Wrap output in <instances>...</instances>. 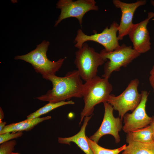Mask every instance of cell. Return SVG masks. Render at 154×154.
<instances>
[{
	"label": "cell",
	"mask_w": 154,
	"mask_h": 154,
	"mask_svg": "<svg viewBox=\"0 0 154 154\" xmlns=\"http://www.w3.org/2000/svg\"><path fill=\"white\" fill-rule=\"evenodd\" d=\"M51 118V116H48L31 119H27L19 122L12 123L6 125L3 129L0 132V134L8 132L30 131L40 123Z\"/></svg>",
	"instance_id": "cell-14"
},
{
	"label": "cell",
	"mask_w": 154,
	"mask_h": 154,
	"mask_svg": "<svg viewBox=\"0 0 154 154\" xmlns=\"http://www.w3.org/2000/svg\"><path fill=\"white\" fill-rule=\"evenodd\" d=\"M112 2L116 7L120 9L121 11L117 37L119 40H121L125 36L128 35L134 24L133 19L136 10L139 7L145 5L147 1L139 0L131 3H125L119 0H113Z\"/></svg>",
	"instance_id": "cell-12"
},
{
	"label": "cell",
	"mask_w": 154,
	"mask_h": 154,
	"mask_svg": "<svg viewBox=\"0 0 154 154\" xmlns=\"http://www.w3.org/2000/svg\"><path fill=\"white\" fill-rule=\"evenodd\" d=\"M119 24L114 21L110 27H107L101 33H94L93 35H87L82 30L78 29L74 39L75 46L78 49L81 48L83 44L87 41L96 42L102 45L104 49L108 52H111L118 48L120 45L117 36Z\"/></svg>",
	"instance_id": "cell-7"
},
{
	"label": "cell",
	"mask_w": 154,
	"mask_h": 154,
	"mask_svg": "<svg viewBox=\"0 0 154 154\" xmlns=\"http://www.w3.org/2000/svg\"><path fill=\"white\" fill-rule=\"evenodd\" d=\"M136 141L143 143H154L152 129L149 125L145 127L127 133L126 142Z\"/></svg>",
	"instance_id": "cell-15"
},
{
	"label": "cell",
	"mask_w": 154,
	"mask_h": 154,
	"mask_svg": "<svg viewBox=\"0 0 154 154\" xmlns=\"http://www.w3.org/2000/svg\"><path fill=\"white\" fill-rule=\"evenodd\" d=\"M11 154H20L18 152L14 153L13 152Z\"/></svg>",
	"instance_id": "cell-26"
},
{
	"label": "cell",
	"mask_w": 154,
	"mask_h": 154,
	"mask_svg": "<svg viewBox=\"0 0 154 154\" xmlns=\"http://www.w3.org/2000/svg\"><path fill=\"white\" fill-rule=\"evenodd\" d=\"M56 7L60 9L61 12L55 21L54 27H56L63 20L70 17L77 19L81 25L83 18L86 13L91 10L97 11L99 9L94 0H59Z\"/></svg>",
	"instance_id": "cell-8"
},
{
	"label": "cell",
	"mask_w": 154,
	"mask_h": 154,
	"mask_svg": "<svg viewBox=\"0 0 154 154\" xmlns=\"http://www.w3.org/2000/svg\"><path fill=\"white\" fill-rule=\"evenodd\" d=\"M128 144L121 154H154V143L133 141Z\"/></svg>",
	"instance_id": "cell-16"
},
{
	"label": "cell",
	"mask_w": 154,
	"mask_h": 154,
	"mask_svg": "<svg viewBox=\"0 0 154 154\" xmlns=\"http://www.w3.org/2000/svg\"><path fill=\"white\" fill-rule=\"evenodd\" d=\"M107 60L85 42L76 52L74 63L81 79L86 82L97 76L98 67Z\"/></svg>",
	"instance_id": "cell-4"
},
{
	"label": "cell",
	"mask_w": 154,
	"mask_h": 154,
	"mask_svg": "<svg viewBox=\"0 0 154 154\" xmlns=\"http://www.w3.org/2000/svg\"><path fill=\"white\" fill-rule=\"evenodd\" d=\"M104 113L101 125L97 131L89 138L98 143L100 138L106 135H112L116 143L120 141L119 132L122 129V119L119 117H115L113 114L114 109L107 102L103 103Z\"/></svg>",
	"instance_id": "cell-9"
},
{
	"label": "cell",
	"mask_w": 154,
	"mask_h": 154,
	"mask_svg": "<svg viewBox=\"0 0 154 154\" xmlns=\"http://www.w3.org/2000/svg\"><path fill=\"white\" fill-rule=\"evenodd\" d=\"M7 123L5 121H0V132L2 131L5 127Z\"/></svg>",
	"instance_id": "cell-22"
},
{
	"label": "cell",
	"mask_w": 154,
	"mask_h": 154,
	"mask_svg": "<svg viewBox=\"0 0 154 154\" xmlns=\"http://www.w3.org/2000/svg\"><path fill=\"white\" fill-rule=\"evenodd\" d=\"M112 90V86L108 78L97 76L85 82L82 92L84 106L80 113V125L85 117L92 115L96 105L107 102Z\"/></svg>",
	"instance_id": "cell-2"
},
{
	"label": "cell",
	"mask_w": 154,
	"mask_h": 154,
	"mask_svg": "<svg viewBox=\"0 0 154 154\" xmlns=\"http://www.w3.org/2000/svg\"><path fill=\"white\" fill-rule=\"evenodd\" d=\"M152 119L151 123L149 125L151 127L153 134V137L154 140V116L152 117Z\"/></svg>",
	"instance_id": "cell-23"
},
{
	"label": "cell",
	"mask_w": 154,
	"mask_h": 154,
	"mask_svg": "<svg viewBox=\"0 0 154 154\" xmlns=\"http://www.w3.org/2000/svg\"><path fill=\"white\" fill-rule=\"evenodd\" d=\"M149 81L151 87L154 91V65L150 72Z\"/></svg>",
	"instance_id": "cell-21"
},
{
	"label": "cell",
	"mask_w": 154,
	"mask_h": 154,
	"mask_svg": "<svg viewBox=\"0 0 154 154\" xmlns=\"http://www.w3.org/2000/svg\"><path fill=\"white\" fill-rule=\"evenodd\" d=\"M50 42L44 40L37 45L34 50L27 54L16 56L15 60H22L31 64L37 73L42 76L55 75L61 67L66 57L60 58L56 61H51L47 58L46 52Z\"/></svg>",
	"instance_id": "cell-3"
},
{
	"label": "cell",
	"mask_w": 154,
	"mask_h": 154,
	"mask_svg": "<svg viewBox=\"0 0 154 154\" xmlns=\"http://www.w3.org/2000/svg\"><path fill=\"white\" fill-rule=\"evenodd\" d=\"M142 98L140 103L131 113H126L124 116V125L122 130L126 133L142 129L149 125L152 118L147 114L146 106L149 93L141 92Z\"/></svg>",
	"instance_id": "cell-10"
},
{
	"label": "cell",
	"mask_w": 154,
	"mask_h": 154,
	"mask_svg": "<svg viewBox=\"0 0 154 154\" xmlns=\"http://www.w3.org/2000/svg\"><path fill=\"white\" fill-rule=\"evenodd\" d=\"M92 115L84 118L83 123L80 131L75 135L69 137L58 138L60 144L70 145L71 142L75 143L86 154H94L88 145L85 134V131L88 122Z\"/></svg>",
	"instance_id": "cell-13"
},
{
	"label": "cell",
	"mask_w": 154,
	"mask_h": 154,
	"mask_svg": "<svg viewBox=\"0 0 154 154\" xmlns=\"http://www.w3.org/2000/svg\"><path fill=\"white\" fill-rule=\"evenodd\" d=\"M23 131L8 132L0 134V144L21 137Z\"/></svg>",
	"instance_id": "cell-20"
},
{
	"label": "cell",
	"mask_w": 154,
	"mask_h": 154,
	"mask_svg": "<svg viewBox=\"0 0 154 154\" xmlns=\"http://www.w3.org/2000/svg\"><path fill=\"white\" fill-rule=\"evenodd\" d=\"M17 144L15 140L9 141L1 144L0 145V154H11L15 149Z\"/></svg>",
	"instance_id": "cell-19"
},
{
	"label": "cell",
	"mask_w": 154,
	"mask_h": 154,
	"mask_svg": "<svg viewBox=\"0 0 154 154\" xmlns=\"http://www.w3.org/2000/svg\"><path fill=\"white\" fill-rule=\"evenodd\" d=\"M86 139L89 147L94 154H119L125 148L126 145L114 149H109L103 147L98 143L92 140L86 136Z\"/></svg>",
	"instance_id": "cell-18"
},
{
	"label": "cell",
	"mask_w": 154,
	"mask_h": 154,
	"mask_svg": "<svg viewBox=\"0 0 154 154\" xmlns=\"http://www.w3.org/2000/svg\"><path fill=\"white\" fill-rule=\"evenodd\" d=\"M4 117V113L1 107H0V121H2Z\"/></svg>",
	"instance_id": "cell-24"
},
{
	"label": "cell",
	"mask_w": 154,
	"mask_h": 154,
	"mask_svg": "<svg viewBox=\"0 0 154 154\" xmlns=\"http://www.w3.org/2000/svg\"><path fill=\"white\" fill-rule=\"evenodd\" d=\"M75 103L72 100L62 101L57 103L49 102L44 106L35 112L30 114L27 117V119H31L39 117L52 110L61 106L68 104H74Z\"/></svg>",
	"instance_id": "cell-17"
},
{
	"label": "cell",
	"mask_w": 154,
	"mask_h": 154,
	"mask_svg": "<svg viewBox=\"0 0 154 154\" xmlns=\"http://www.w3.org/2000/svg\"><path fill=\"white\" fill-rule=\"evenodd\" d=\"M42 77L51 81L52 88L45 94L35 98L55 103L69 100L74 97L82 98L84 84L77 70L69 72L63 77L55 75Z\"/></svg>",
	"instance_id": "cell-1"
},
{
	"label": "cell",
	"mask_w": 154,
	"mask_h": 154,
	"mask_svg": "<svg viewBox=\"0 0 154 154\" xmlns=\"http://www.w3.org/2000/svg\"><path fill=\"white\" fill-rule=\"evenodd\" d=\"M151 4L153 5L154 7V0H152L150 1Z\"/></svg>",
	"instance_id": "cell-25"
},
{
	"label": "cell",
	"mask_w": 154,
	"mask_h": 154,
	"mask_svg": "<svg viewBox=\"0 0 154 154\" xmlns=\"http://www.w3.org/2000/svg\"><path fill=\"white\" fill-rule=\"evenodd\" d=\"M154 17V13L148 12L147 18L134 24L128 34L133 49L140 54L146 52L151 49L150 37L147 26L150 20Z\"/></svg>",
	"instance_id": "cell-11"
},
{
	"label": "cell",
	"mask_w": 154,
	"mask_h": 154,
	"mask_svg": "<svg viewBox=\"0 0 154 154\" xmlns=\"http://www.w3.org/2000/svg\"><path fill=\"white\" fill-rule=\"evenodd\" d=\"M100 53L108 60L105 63L104 73L102 76V78L108 79L113 72L119 71L121 67H126L140 54L131 46L125 44H122L111 52L102 49Z\"/></svg>",
	"instance_id": "cell-5"
},
{
	"label": "cell",
	"mask_w": 154,
	"mask_h": 154,
	"mask_svg": "<svg viewBox=\"0 0 154 154\" xmlns=\"http://www.w3.org/2000/svg\"><path fill=\"white\" fill-rule=\"evenodd\" d=\"M139 84L138 79H133L120 94L116 96L110 94L109 97L107 102L112 106L114 110L118 112L119 117L122 119L128 112H132L141 102L142 94L138 91Z\"/></svg>",
	"instance_id": "cell-6"
}]
</instances>
